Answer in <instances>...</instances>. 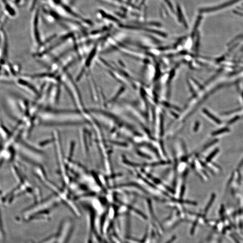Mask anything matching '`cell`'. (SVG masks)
<instances>
[{
  "mask_svg": "<svg viewBox=\"0 0 243 243\" xmlns=\"http://www.w3.org/2000/svg\"><path fill=\"white\" fill-rule=\"evenodd\" d=\"M73 222L71 220L64 221L57 234L54 235L52 243H68L73 231Z\"/></svg>",
  "mask_w": 243,
  "mask_h": 243,
  "instance_id": "obj_1",
  "label": "cell"
},
{
  "mask_svg": "<svg viewBox=\"0 0 243 243\" xmlns=\"http://www.w3.org/2000/svg\"><path fill=\"white\" fill-rule=\"evenodd\" d=\"M228 131H229V129H228V128H223V129H220V130H218V131L214 132V133H213V135H214V136H216V135L221 134L223 133H226V132H228Z\"/></svg>",
  "mask_w": 243,
  "mask_h": 243,
  "instance_id": "obj_2",
  "label": "cell"
},
{
  "mask_svg": "<svg viewBox=\"0 0 243 243\" xmlns=\"http://www.w3.org/2000/svg\"><path fill=\"white\" fill-rule=\"evenodd\" d=\"M228 4V3H226V4L223 5L222 6L220 7L217 8H215V10H218V9H220L221 7H224L226 5ZM214 9H213L211 8L209 9H202L201 10V11H202V12H209V11H211V10H214Z\"/></svg>",
  "mask_w": 243,
  "mask_h": 243,
  "instance_id": "obj_3",
  "label": "cell"
},
{
  "mask_svg": "<svg viewBox=\"0 0 243 243\" xmlns=\"http://www.w3.org/2000/svg\"><path fill=\"white\" fill-rule=\"evenodd\" d=\"M218 150L217 149L216 150H215L214 152H213L211 155H209L208 158L207 159V161L209 162V161L214 157V156H215V155H216V154L218 153Z\"/></svg>",
  "mask_w": 243,
  "mask_h": 243,
  "instance_id": "obj_4",
  "label": "cell"
},
{
  "mask_svg": "<svg viewBox=\"0 0 243 243\" xmlns=\"http://www.w3.org/2000/svg\"><path fill=\"white\" fill-rule=\"evenodd\" d=\"M164 1L168 5V6L171 9L172 11V12H174V10H173V6H172V4L170 2L169 0H164Z\"/></svg>",
  "mask_w": 243,
  "mask_h": 243,
  "instance_id": "obj_5",
  "label": "cell"
},
{
  "mask_svg": "<svg viewBox=\"0 0 243 243\" xmlns=\"http://www.w3.org/2000/svg\"><path fill=\"white\" fill-rule=\"evenodd\" d=\"M243 165V160H242V161L241 162V164H240V166L241 167Z\"/></svg>",
  "mask_w": 243,
  "mask_h": 243,
  "instance_id": "obj_6",
  "label": "cell"
}]
</instances>
